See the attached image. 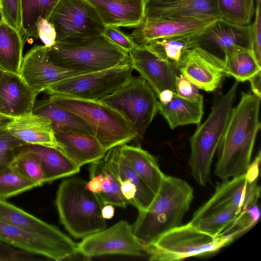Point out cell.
<instances>
[{"label": "cell", "mask_w": 261, "mask_h": 261, "mask_svg": "<svg viewBox=\"0 0 261 261\" xmlns=\"http://www.w3.org/2000/svg\"><path fill=\"white\" fill-rule=\"evenodd\" d=\"M260 97L242 92L238 105L231 109L218 149L214 174L222 180L246 173L250 165L256 137L260 128Z\"/></svg>", "instance_id": "1"}, {"label": "cell", "mask_w": 261, "mask_h": 261, "mask_svg": "<svg viewBox=\"0 0 261 261\" xmlns=\"http://www.w3.org/2000/svg\"><path fill=\"white\" fill-rule=\"evenodd\" d=\"M194 197L193 188L184 179L165 175L149 207L139 212L132 225L145 246L182 223Z\"/></svg>", "instance_id": "2"}, {"label": "cell", "mask_w": 261, "mask_h": 261, "mask_svg": "<svg viewBox=\"0 0 261 261\" xmlns=\"http://www.w3.org/2000/svg\"><path fill=\"white\" fill-rule=\"evenodd\" d=\"M48 58L55 65L82 73L103 70L130 63L128 53L103 34L56 42L47 47Z\"/></svg>", "instance_id": "3"}, {"label": "cell", "mask_w": 261, "mask_h": 261, "mask_svg": "<svg viewBox=\"0 0 261 261\" xmlns=\"http://www.w3.org/2000/svg\"><path fill=\"white\" fill-rule=\"evenodd\" d=\"M79 177L63 180L59 186L56 204L61 223L75 239H83L107 228L101 214L103 204Z\"/></svg>", "instance_id": "4"}, {"label": "cell", "mask_w": 261, "mask_h": 261, "mask_svg": "<svg viewBox=\"0 0 261 261\" xmlns=\"http://www.w3.org/2000/svg\"><path fill=\"white\" fill-rule=\"evenodd\" d=\"M48 97L87 123L107 151L138 138L127 119L118 111L100 100L57 94L48 95Z\"/></svg>", "instance_id": "5"}, {"label": "cell", "mask_w": 261, "mask_h": 261, "mask_svg": "<svg viewBox=\"0 0 261 261\" xmlns=\"http://www.w3.org/2000/svg\"><path fill=\"white\" fill-rule=\"evenodd\" d=\"M238 83L236 81L217 100L207 118L191 138L189 165L192 176L201 186L210 181L212 163L229 119Z\"/></svg>", "instance_id": "6"}, {"label": "cell", "mask_w": 261, "mask_h": 261, "mask_svg": "<svg viewBox=\"0 0 261 261\" xmlns=\"http://www.w3.org/2000/svg\"><path fill=\"white\" fill-rule=\"evenodd\" d=\"M233 241L222 233L204 232L189 222L170 230L146 246V253L150 260H181L212 254Z\"/></svg>", "instance_id": "7"}, {"label": "cell", "mask_w": 261, "mask_h": 261, "mask_svg": "<svg viewBox=\"0 0 261 261\" xmlns=\"http://www.w3.org/2000/svg\"><path fill=\"white\" fill-rule=\"evenodd\" d=\"M260 163L259 151L246 173L217 182L213 195L194 213L191 221L231 208L242 211L256 204L260 195L257 185Z\"/></svg>", "instance_id": "8"}, {"label": "cell", "mask_w": 261, "mask_h": 261, "mask_svg": "<svg viewBox=\"0 0 261 261\" xmlns=\"http://www.w3.org/2000/svg\"><path fill=\"white\" fill-rule=\"evenodd\" d=\"M158 97L141 76H132L110 95L100 100L120 112L142 138L158 112Z\"/></svg>", "instance_id": "9"}, {"label": "cell", "mask_w": 261, "mask_h": 261, "mask_svg": "<svg viewBox=\"0 0 261 261\" xmlns=\"http://www.w3.org/2000/svg\"><path fill=\"white\" fill-rule=\"evenodd\" d=\"M130 63L108 69L71 77L52 86L45 91L80 98L100 100L112 93L133 75Z\"/></svg>", "instance_id": "10"}, {"label": "cell", "mask_w": 261, "mask_h": 261, "mask_svg": "<svg viewBox=\"0 0 261 261\" xmlns=\"http://www.w3.org/2000/svg\"><path fill=\"white\" fill-rule=\"evenodd\" d=\"M48 20L54 25L56 42L103 34L105 25L87 0H60Z\"/></svg>", "instance_id": "11"}, {"label": "cell", "mask_w": 261, "mask_h": 261, "mask_svg": "<svg viewBox=\"0 0 261 261\" xmlns=\"http://www.w3.org/2000/svg\"><path fill=\"white\" fill-rule=\"evenodd\" d=\"M77 251L88 258L105 255H146V246L134 234L132 225L121 220L93 233L77 244Z\"/></svg>", "instance_id": "12"}, {"label": "cell", "mask_w": 261, "mask_h": 261, "mask_svg": "<svg viewBox=\"0 0 261 261\" xmlns=\"http://www.w3.org/2000/svg\"><path fill=\"white\" fill-rule=\"evenodd\" d=\"M219 18L211 15L145 17L129 37L137 45L145 46L159 39L197 35Z\"/></svg>", "instance_id": "13"}, {"label": "cell", "mask_w": 261, "mask_h": 261, "mask_svg": "<svg viewBox=\"0 0 261 261\" xmlns=\"http://www.w3.org/2000/svg\"><path fill=\"white\" fill-rule=\"evenodd\" d=\"M83 74L55 65L48 58L47 47L35 45L23 57L19 74L39 94L58 82Z\"/></svg>", "instance_id": "14"}, {"label": "cell", "mask_w": 261, "mask_h": 261, "mask_svg": "<svg viewBox=\"0 0 261 261\" xmlns=\"http://www.w3.org/2000/svg\"><path fill=\"white\" fill-rule=\"evenodd\" d=\"M177 70L199 89L207 92L216 90L225 74L223 60L198 46L186 52Z\"/></svg>", "instance_id": "15"}, {"label": "cell", "mask_w": 261, "mask_h": 261, "mask_svg": "<svg viewBox=\"0 0 261 261\" xmlns=\"http://www.w3.org/2000/svg\"><path fill=\"white\" fill-rule=\"evenodd\" d=\"M0 240L28 253L55 260L71 259L77 252V245L60 243L1 220Z\"/></svg>", "instance_id": "16"}, {"label": "cell", "mask_w": 261, "mask_h": 261, "mask_svg": "<svg viewBox=\"0 0 261 261\" xmlns=\"http://www.w3.org/2000/svg\"><path fill=\"white\" fill-rule=\"evenodd\" d=\"M103 159L118 178L122 194L128 204L139 212L145 211L155 195L133 169L121 153L119 146L109 149Z\"/></svg>", "instance_id": "17"}, {"label": "cell", "mask_w": 261, "mask_h": 261, "mask_svg": "<svg viewBox=\"0 0 261 261\" xmlns=\"http://www.w3.org/2000/svg\"><path fill=\"white\" fill-rule=\"evenodd\" d=\"M193 39L194 47H201L223 60L225 52L234 45L251 49L250 24H236L220 18Z\"/></svg>", "instance_id": "18"}, {"label": "cell", "mask_w": 261, "mask_h": 261, "mask_svg": "<svg viewBox=\"0 0 261 261\" xmlns=\"http://www.w3.org/2000/svg\"><path fill=\"white\" fill-rule=\"evenodd\" d=\"M130 63L153 89L157 96L163 90L176 93V69L145 46H137L129 53Z\"/></svg>", "instance_id": "19"}, {"label": "cell", "mask_w": 261, "mask_h": 261, "mask_svg": "<svg viewBox=\"0 0 261 261\" xmlns=\"http://www.w3.org/2000/svg\"><path fill=\"white\" fill-rule=\"evenodd\" d=\"M38 95L20 77L3 71L0 77V113L14 118L32 112Z\"/></svg>", "instance_id": "20"}, {"label": "cell", "mask_w": 261, "mask_h": 261, "mask_svg": "<svg viewBox=\"0 0 261 261\" xmlns=\"http://www.w3.org/2000/svg\"><path fill=\"white\" fill-rule=\"evenodd\" d=\"M0 220L60 243L77 245L56 226L41 220L5 199H0Z\"/></svg>", "instance_id": "21"}, {"label": "cell", "mask_w": 261, "mask_h": 261, "mask_svg": "<svg viewBox=\"0 0 261 261\" xmlns=\"http://www.w3.org/2000/svg\"><path fill=\"white\" fill-rule=\"evenodd\" d=\"M57 148L81 167L102 159L107 153L92 134L79 132H56Z\"/></svg>", "instance_id": "22"}, {"label": "cell", "mask_w": 261, "mask_h": 261, "mask_svg": "<svg viewBox=\"0 0 261 261\" xmlns=\"http://www.w3.org/2000/svg\"><path fill=\"white\" fill-rule=\"evenodd\" d=\"M105 25L136 28L145 17V0H87Z\"/></svg>", "instance_id": "23"}, {"label": "cell", "mask_w": 261, "mask_h": 261, "mask_svg": "<svg viewBox=\"0 0 261 261\" xmlns=\"http://www.w3.org/2000/svg\"><path fill=\"white\" fill-rule=\"evenodd\" d=\"M199 15L220 18L217 0H145L144 18Z\"/></svg>", "instance_id": "24"}, {"label": "cell", "mask_w": 261, "mask_h": 261, "mask_svg": "<svg viewBox=\"0 0 261 261\" xmlns=\"http://www.w3.org/2000/svg\"><path fill=\"white\" fill-rule=\"evenodd\" d=\"M9 132L28 144L57 147L51 121L33 112L13 118L8 123Z\"/></svg>", "instance_id": "25"}, {"label": "cell", "mask_w": 261, "mask_h": 261, "mask_svg": "<svg viewBox=\"0 0 261 261\" xmlns=\"http://www.w3.org/2000/svg\"><path fill=\"white\" fill-rule=\"evenodd\" d=\"M23 148L39 160L43 171L44 183L73 175L80 170V166L57 148L28 144Z\"/></svg>", "instance_id": "26"}, {"label": "cell", "mask_w": 261, "mask_h": 261, "mask_svg": "<svg viewBox=\"0 0 261 261\" xmlns=\"http://www.w3.org/2000/svg\"><path fill=\"white\" fill-rule=\"evenodd\" d=\"M119 146L133 169L155 195L165 175L155 158L139 146L126 144Z\"/></svg>", "instance_id": "27"}, {"label": "cell", "mask_w": 261, "mask_h": 261, "mask_svg": "<svg viewBox=\"0 0 261 261\" xmlns=\"http://www.w3.org/2000/svg\"><path fill=\"white\" fill-rule=\"evenodd\" d=\"M32 112L48 119L54 132H79L93 135L90 126L80 117L48 97L36 101Z\"/></svg>", "instance_id": "28"}, {"label": "cell", "mask_w": 261, "mask_h": 261, "mask_svg": "<svg viewBox=\"0 0 261 261\" xmlns=\"http://www.w3.org/2000/svg\"><path fill=\"white\" fill-rule=\"evenodd\" d=\"M158 112L174 129L178 126L198 125L203 112V100H193L182 97L174 93L172 99L166 103L158 100Z\"/></svg>", "instance_id": "29"}, {"label": "cell", "mask_w": 261, "mask_h": 261, "mask_svg": "<svg viewBox=\"0 0 261 261\" xmlns=\"http://www.w3.org/2000/svg\"><path fill=\"white\" fill-rule=\"evenodd\" d=\"M21 32L4 21L0 22V70L19 74L23 60L24 40Z\"/></svg>", "instance_id": "30"}, {"label": "cell", "mask_w": 261, "mask_h": 261, "mask_svg": "<svg viewBox=\"0 0 261 261\" xmlns=\"http://www.w3.org/2000/svg\"><path fill=\"white\" fill-rule=\"evenodd\" d=\"M223 60L225 74L233 76L239 82L248 81L261 71L260 63L252 51L240 46L229 48Z\"/></svg>", "instance_id": "31"}, {"label": "cell", "mask_w": 261, "mask_h": 261, "mask_svg": "<svg viewBox=\"0 0 261 261\" xmlns=\"http://www.w3.org/2000/svg\"><path fill=\"white\" fill-rule=\"evenodd\" d=\"M193 36L159 39L150 42L145 46L177 70L186 52L194 47Z\"/></svg>", "instance_id": "32"}, {"label": "cell", "mask_w": 261, "mask_h": 261, "mask_svg": "<svg viewBox=\"0 0 261 261\" xmlns=\"http://www.w3.org/2000/svg\"><path fill=\"white\" fill-rule=\"evenodd\" d=\"M60 0H22L21 33L27 38L38 39L36 24L39 17L48 20Z\"/></svg>", "instance_id": "33"}, {"label": "cell", "mask_w": 261, "mask_h": 261, "mask_svg": "<svg viewBox=\"0 0 261 261\" xmlns=\"http://www.w3.org/2000/svg\"><path fill=\"white\" fill-rule=\"evenodd\" d=\"M254 0H217L221 18L234 24H250L254 13Z\"/></svg>", "instance_id": "34"}, {"label": "cell", "mask_w": 261, "mask_h": 261, "mask_svg": "<svg viewBox=\"0 0 261 261\" xmlns=\"http://www.w3.org/2000/svg\"><path fill=\"white\" fill-rule=\"evenodd\" d=\"M91 164L102 173L105 178L103 190L102 192L97 194L103 205L110 204L125 207L128 203L122 194L119 180L108 166L103 158Z\"/></svg>", "instance_id": "35"}, {"label": "cell", "mask_w": 261, "mask_h": 261, "mask_svg": "<svg viewBox=\"0 0 261 261\" xmlns=\"http://www.w3.org/2000/svg\"><path fill=\"white\" fill-rule=\"evenodd\" d=\"M40 187L9 167L0 171V199H6Z\"/></svg>", "instance_id": "36"}, {"label": "cell", "mask_w": 261, "mask_h": 261, "mask_svg": "<svg viewBox=\"0 0 261 261\" xmlns=\"http://www.w3.org/2000/svg\"><path fill=\"white\" fill-rule=\"evenodd\" d=\"M13 118H0V171L10 167L20 149L27 144L19 140L8 130L7 125Z\"/></svg>", "instance_id": "37"}, {"label": "cell", "mask_w": 261, "mask_h": 261, "mask_svg": "<svg viewBox=\"0 0 261 261\" xmlns=\"http://www.w3.org/2000/svg\"><path fill=\"white\" fill-rule=\"evenodd\" d=\"M10 167L40 186L44 183L43 171L39 160L23 146L20 149Z\"/></svg>", "instance_id": "38"}, {"label": "cell", "mask_w": 261, "mask_h": 261, "mask_svg": "<svg viewBox=\"0 0 261 261\" xmlns=\"http://www.w3.org/2000/svg\"><path fill=\"white\" fill-rule=\"evenodd\" d=\"M241 212L238 209L231 208L190 221V222L204 232L211 235H218L224 231Z\"/></svg>", "instance_id": "39"}, {"label": "cell", "mask_w": 261, "mask_h": 261, "mask_svg": "<svg viewBox=\"0 0 261 261\" xmlns=\"http://www.w3.org/2000/svg\"><path fill=\"white\" fill-rule=\"evenodd\" d=\"M260 215L259 208L257 204L243 210L221 233L234 240L253 227L259 220Z\"/></svg>", "instance_id": "40"}, {"label": "cell", "mask_w": 261, "mask_h": 261, "mask_svg": "<svg viewBox=\"0 0 261 261\" xmlns=\"http://www.w3.org/2000/svg\"><path fill=\"white\" fill-rule=\"evenodd\" d=\"M0 8L4 21L21 32L22 0H0Z\"/></svg>", "instance_id": "41"}, {"label": "cell", "mask_w": 261, "mask_h": 261, "mask_svg": "<svg viewBox=\"0 0 261 261\" xmlns=\"http://www.w3.org/2000/svg\"><path fill=\"white\" fill-rule=\"evenodd\" d=\"M251 50L260 63L261 60V0H256L254 19L250 23Z\"/></svg>", "instance_id": "42"}, {"label": "cell", "mask_w": 261, "mask_h": 261, "mask_svg": "<svg viewBox=\"0 0 261 261\" xmlns=\"http://www.w3.org/2000/svg\"><path fill=\"white\" fill-rule=\"evenodd\" d=\"M103 34L111 42L128 53L138 46L131 38L123 33L118 27L105 25Z\"/></svg>", "instance_id": "43"}, {"label": "cell", "mask_w": 261, "mask_h": 261, "mask_svg": "<svg viewBox=\"0 0 261 261\" xmlns=\"http://www.w3.org/2000/svg\"><path fill=\"white\" fill-rule=\"evenodd\" d=\"M176 93L184 98L193 100H203L199 88L182 74L176 76Z\"/></svg>", "instance_id": "44"}, {"label": "cell", "mask_w": 261, "mask_h": 261, "mask_svg": "<svg viewBox=\"0 0 261 261\" xmlns=\"http://www.w3.org/2000/svg\"><path fill=\"white\" fill-rule=\"evenodd\" d=\"M33 255L0 240V261L33 260Z\"/></svg>", "instance_id": "45"}, {"label": "cell", "mask_w": 261, "mask_h": 261, "mask_svg": "<svg viewBox=\"0 0 261 261\" xmlns=\"http://www.w3.org/2000/svg\"><path fill=\"white\" fill-rule=\"evenodd\" d=\"M38 38L44 45L49 47L56 43L57 34L55 28L49 20L39 17L36 24Z\"/></svg>", "instance_id": "46"}, {"label": "cell", "mask_w": 261, "mask_h": 261, "mask_svg": "<svg viewBox=\"0 0 261 261\" xmlns=\"http://www.w3.org/2000/svg\"><path fill=\"white\" fill-rule=\"evenodd\" d=\"M261 71L258 72L252 76H251L248 81L250 82L252 91L253 94L260 97L261 96Z\"/></svg>", "instance_id": "47"}, {"label": "cell", "mask_w": 261, "mask_h": 261, "mask_svg": "<svg viewBox=\"0 0 261 261\" xmlns=\"http://www.w3.org/2000/svg\"><path fill=\"white\" fill-rule=\"evenodd\" d=\"M175 92L169 89H166L162 91L157 96L159 98V101L162 103H166L170 101Z\"/></svg>", "instance_id": "48"}, {"label": "cell", "mask_w": 261, "mask_h": 261, "mask_svg": "<svg viewBox=\"0 0 261 261\" xmlns=\"http://www.w3.org/2000/svg\"><path fill=\"white\" fill-rule=\"evenodd\" d=\"M114 212L113 205L110 204L103 205L101 210L102 216L106 220L111 219L114 216Z\"/></svg>", "instance_id": "49"}, {"label": "cell", "mask_w": 261, "mask_h": 261, "mask_svg": "<svg viewBox=\"0 0 261 261\" xmlns=\"http://www.w3.org/2000/svg\"><path fill=\"white\" fill-rule=\"evenodd\" d=\"M3 21H4V20H3V15H2V14L1 10V8H0V22H2Z\"/></svg>", "instance_id": "50"}, {"label": "cell", "mask_w": 261, "mask_h": 261, "mask_svg": "<svg viewBox=\"0 0 261 261\" xmlns=\"http://www.w3.org/2000/svg\"><path fill=\"white\" fill-rule=\"evenodd\" d=\"M3 71H2L1 70H0V77H1V75L2 74V73Z\"/></svg>", "instance_id": "51"}, {"label": "cell", "mask_w": 261, "mask_h": 261, "mask_svg": "<svg viewBox=\"0 0 261 261\" xmlns=\"http://www.w3.org/2000/svg\"><path fill=\"white\" fill-rule=\"evenodd\" d=\"M3 115H3V114H1V113H0V117H2V116H3Z\"/></svg>", "instance_id": "52"}]
</instances>
